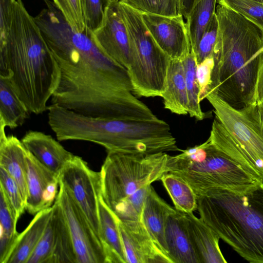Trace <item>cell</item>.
Instances as JSON below:
<instances>
[{
    "label": "cell",
    "instance_id": "cell-1",
    "mask_svg": "<svg viewBox=\"0 0 263 263\" xmlns=\"http://www.w3.org/2000/svg\"><path fill=\"white\" fill-rule=\"evenodd\" d=\"M36 22L60 69L51 104L95 117L158 118L134 96L127 70L100 49L91 32L72 28L55 6L41 13Z\"/></svg>",
    "mask_w": 263,
    "mask_h": 263
},
{
    "label": "cell",
    "instance_id": "cell-2",
    "mask_svg": "<svg viewBox=\"0 0 263 263\" xmlns=\"http://www.w3.org/2000/svg\"><path fill=\"white\" fill-rule=\"evenodd\" d=\"M60 76L34 17L16 0L10 26L0 37V77L8 81L30 113L39 115L48 110Z\"/></svg>",
    "mask_w": 263,
    "mask_h": 263
},
{
    "label": "cell",
    "instance_id": "cell-3",
    "mask_svg": "<svg viewBox=\"0 0 263 263\" xmlns=\"http://www.w3.org/2000/svg\"><path fill=\"white\" fill-rule=\"evenodd\" d=\"M218 30L209 84L211 93L235 109L256 101L263 61V29L232 9L216 8Z\"/></svg>",
    "mask_w": 263,
    "mask_h": 263
},
{
    "label": "cell",
    "instance_id": "cell-4",
    "mask_svg": "<svg viewBox=\"0 0 263 263\" xmlns=\"http://www.w3.org/2000/svg\"><path fill=\"white\" fill-rule=\"evenodd\" d=\"M200 218L243 259L263 263V183L197 197Z\"/></svg>",
    "mask_w": 263,
    "mask_h": 263
},
{
    "label": "cell",
    "instance_id": "cell-5",
    "mask_svg": "<svg viewBox=\"0 0 263 263\" xmlns=\"http://www.w3.org/2000/svg\"><path fill=\"white\" fill-rule=\"evenodd\" d=\"M215 117L209 139L263 183V102L235 109L211 93L204 94Z\"/></svg>",
    "mask_w": 263,
    "mask_h": 263
},
{
    "label": "cell",
    "instance_id": "cell-6",
    "mask_svg": "<svg viewBox=\"0 0 263 263\" xmlns=\"http://www.w3.org/2000/svg\"><path fill=\"white\" fill-rule=\"evenodd\" d=\"M72 131L76 140L99 144L107 152L182 151L169 124L158 118L128 120L79 115L74 121Z\"/></svg>",
    "mask_w": 263,
    "mask_h": 263
},
{
    "label": "cell",
    "instance_id": "cell-7",
    "mask_svg": "<svg viewBox=\"0 0 263 263\" xmlns=\"http://www.w3.org/2000/svg\"><path fill=\"white\" fill-rule=\"evenodd\" d=\"M186 181L197 196L215 189L242 191L263 183L216 146L208 139L204 143L167 155L165 173Z\"/></svg>",
    "mask_w": 263,
    "mask_h": 263
},
{
    "label": "cell",
    "instance_id": "cell-8",
    "mask_svg": "<svg viewBox=\"0 0 263 263\" xmlns=\"http://www.w3.org/2000/svg\"><path fill=\"white\" fill-rule=\"evenodd\" d=\"M167 154L108 152L101 166V196L111 209L143 186L160 180Z\"/></svg>",
    "mask_w": 263,
    "mask_h": 263
},
{
    "label": "cell",
    "instance_id": "cell-9",
    "mask_svg": "<svg viewBox=\"0 0 263 263\" xmlns=\"http://www.w3.org/2000/svg\"><path fill=\"white\" fill-rule=\"evenodd\" d=\"M119 2L134 50L133 61L127 70L133 92L144 97H161L165 90L171 58L157 45L141 13Z\"/></svg>",
    "mask_w": 263,
    "mask_h": 263
},
{
    "label": "cell",
    "instance_id": "cell-10",
    "mask_svg": "<svg viewBox=\"0 0 263 263\" xmlns=\"http://www.w3.org/2000/svg\"><path fill=\"white\" fill-rule=\"evenodd\" d=\"M59 186L55 201L66 220L77 263H107L103 246L84 212L60 182Z\"/></svg>",
    "mask_w": 263,
    "mask_h": 263
},
{
    "label": "cell",
    "instance_id": "cell-11",
    "mask_svg": "<svg viewBox=\"0 0 263 263\" xmlns=\"http://www.w3.org/2000/svg\"><path fill=\"white\" fill-rule=\"evenodd\" d=\"M58 178L72 195L101 241L99 215L100 173L92 170L81 157L73 155Z\"/></svg>",
    "mask_w": 263,
    "mask_h": 263
},
{
    "label": "cell",
    "instance_id": "cell-12",
    "mask_svg": "<svg viewBox=\"0 0 263 263\" xmlns=\"http://www.w3.org/2000/svg\"><path fill=\"white\" fill-rule=\"evenodd\" d=\"M92 37L106 55L127 70L129 68L134 50L119 2H111L102 25L92 33Z\"/></svg>",
    "mask_w": 263,
    "mask_h": 263
},
{
    "label": "cell",
    "instance_id": "cell-13",
    "mask_svg": "<svg viewBox=\"0 0 263 263\" xmlns=\"http://www.w3.org/2000/svg\"><path fill=\"white\" fill-rule=\"evenodd\" d=\"M141 14L153 39L171 59L182 61L191 52L187 26L182 15L168 17L144 13Z\"/></svg>",
    "mask_w": 263,
    "mask_h": 263
},
{
    "label": "cell",
    "instance_id": "cell-14",
    "mask_svg": "<svg viewBox=\"0 0 263 263\" xmlns=\"http://www.w3.org/2000/svg\"><path fill=\"white\" fill-rule=\"evenodd\" d=\"M26 161V210L35 215L54 204L59 191V178L58 175L42 164L28 150Z\"/></svg>",
    "mask_w": 263,
    "mask_h": 263
},
{
    "label": "cell",
    "instance_id": "cell-15",
    "mask_svg": "<svg viewBox=\"0 0 263 263\" xmlns=\"http://www.w3.org/2000/svg\"><path fill=\"white\" fill-rule=\"evenodd\" d=\"M117 220L127 263H173L141 221Z\"/></svg>",
    "mask_w": 263,
    "mask_h": 263
},
{
    "label": "cell",
    "instance_id": "cell-16",
    "mask_svg": "<svg viewBox=\"0 0 263 263\" xmlns=\"http://www.w3.org/2000/svg\"><path fill=\"white\" fill-rule=\"evenodd\" d=\"M21 141L42 164L58 176L74 155L51 135L41 132L29 130Z\"/></svg>",
    "mask_w": 263,
    "mask_h": 263
},
{
    "label": "cell",
    "instance_id": "cell-17",
    "mask_svg": "<svg viewBox=\"0 0 263 263\" xmlns=\"http://www.w3.org/2000/svg\"><path fill=\"white\" fill-rule=\"evenodd\" d=\"M165 237L168 255L173 263H199L190 237L185 213L175 209L170 215Z\"/></svg>",
    "mask_w": 263,
    "mask_h": 263
},
{
    "label": "cell",
    "instance_id": "cell-18",
    "mask_svg": "<svg viewBox=\"0 0 263 263\" xmlns=\"http://www.w3.org/2000/svg\"><path fill=\"white\" fill-rule=\"evenodd\" d=\"M187 227L199 263H226L219 247L218 234L193 212L185 213Z\"/></svg>",
    "mask_w": 263,
    "mask_h": 263
},
{
    "label": "cell",
    "instance_id": "cell-19",
    "mask_svg": "<svg viewBox=\"0 0 263 263\" xmlns=\"http://www.w3.org/2000/svg\"><path fill=\"white\" fill-rule=\"evenodd\" d=\"M5 129L0 128V167L17 182L26 202L27 149L16 137L7 135Z\"/></svg>",
    "mask_w": 263,
    "mask_h": 263
},
{
    "label": "cell",
    "instance_id": "cell-20",
    "mask_svg": "<svg viewBox=\"0 0 263 263\" xmlns=\"http://www.w3.org/2000/svg\"><path fill=\"white\" fill-rule=\"evenodd\" d=\"M175 210V208L160 198L152 186L144 204L141 221L158 247L168 257L165 231L168 217Z\"/></svg>",
    "mask_w": 263,
    "mask_h": 263
},
{
    "label": "cell",
    "instance_id": "cell-21",
    "mask_svg": "<svg viewBox=\"0 0 263 263\" xmlns=\"http://www.w3.org/2000/svg\"><path fill=\"white\" fill-rule=\"evenodd\" d=\"M52 206L35 214L18 234L4 263H27L43 234L52 213Z\"/></svg>",
    "mask_w": 263,
    "mask_h": 263
},
{
    "label": "cell",
    "instance_id": "cell-22",
    "mask_svg": "<svg viewBox=\"0 0 263 263\" xmlns=\"http://www.w3.org/2000/svg\"><path fill=\"white\" fill-rule=\"evenodd\" d=\"M164 107L179 115L189 114V101L182 61L171 59L165 90L162 95Z\"/></svg>",
    "mask_w": 263,
    "mask_h": 263
},
{
    "label": "cell",
    "instance_id": "cell-23",
    "mask_svg": "<svg viewBox=\"0 0 263 263\" xmlns=\"http://www.w3.org/2000/svg\"><path fill=\"white\" fill-rule=\"evenodd\" d=\"M99 215L101 240L107 263H127L117 218L100 195Z\"/></svg>",
    "mask_w": 263,
    "mask_h": 263
},
{
    "label": "cell",
    "instance_id": "cell-24",
    "mask_svg": "<svg viewBox=\"0 0 263 263\" xmlns=\"http://www.w3.org/2000/svg\"><path fill=\"white\" fill-rule=\"evenodd\" d=\"M30 114L8 81L0 77V128L13 129L21 126Z\"/></svg>",
    "mask_w": 263,
    "mask_h": 263
},
{
    "label": "cell",
    "instance_id": "cell-25",
    "mask_svg": "<svg viewBox=\"0 0 263 263\" xmlns=\"http://www.w3.org/2000/svg\"><path fill=\"white\" fill-rule=\"evenodd\" d=\"M50 221L53 233V252L51 263H77L69 231L58 202L52 205Z\"/></svg>",
    "mask_w": 263,
    "mask_h": 263
},
{
    "label": "cell",
    "instance_id": "cell-26",
    "mask_svg": "<svg viewBox=\"0 0 263 263\" xmlns=\"http://www.w3.org/2000/svg\"><path fill=\"white\" fill-rule=\"evenodd\" d=\"M160 180L177 210L188 213L197 210V195L182 178L172 173H166L161 176Z\"/></svg>",
    "mask_w": 263,
    "mask_h": 263
},
{
    "label": "cell",
    "instance_id": "cell-27",
    "mask_svg": "<svg viewBox=\"0 0 263 263\" xmlns=\"http://www.w3.org/2000/svg\"><path fill=\"white\" fill-rule=\"evenodd\" d=\"M216 3L217 0H196L186 20L191 50L193 52L215 13Z\"/></svg>",
    "mask_w": 263,
    "mask_h": 263
},
{
    "label": "cell",
    "instance_id": "cell-28",
    "mask_svg": "<svg viewBox=\"0 0 263 263\" xmlns=\"http://www.w3.org/2000/svg\"><path fill=\"white\" fill-rule=\"evenodd\" d=\"M183 65L189 101V114L201 121L205 117L201 109V88L197 76L198 65L192 50L182 61Z\"/></svg>",
    "mask_w": 263,
    "mask_h": 263
},
{
    "label": "cell",
    "instance_id": "cell-29",
    "mask_svg": "<svg viewBox=\"0 0 263 263\" xmlns=\"http://www.w3.org/2000/svg\"><path fill=\"white\" fill-rule=\"evenodd\" d=\"M0 263H4L19 233L16 220L8 200L0 189Z\"/></svg>",
    "mask_w": 263,
    "mask_h": 263
},
{
    "label": "cell",
    "instance_id": "cell-30",
    "mask_svg": "<svg viewBox=\"0 0 263 263\" xmlns=\"http://www.w3.org/2000/svg\"><path fill=\"white\" fill-rule=\"evenodd\" d=\"M152 186L151 184L143 186L110 210L119 219L141 221L144 204Z\"/></svg>",
    "mask_w": 263,
    "mask_h": 263
},
{
    "label": "cell",
    "instance_id": "cell-31",
    "mask_svg": "<svg viewBox=\"0 0 263 263\" xmlns=\"http://www.w3.org/2000/svg\"><path fill=\"white\" fill-rule=\"evenodd\" d=\"M141 13L174 17L182 15L180 0H120Z\"/></svg>",
    "mask_w": 263,
    "mask_h": 263
},
{
    "label": "cell",
    "instance_id": "cell-32",
    "mask_svg": "<svg viewBox=\"0 0 263 263\" xmlns=\"http://www.w3.org/2000/svg\"><path fill=\"white\" fill-rule=\"evenodd\" d=\"M85 28L92 33L103 24L111 0H79Z\"/></svg>",
    "mask_w": 263,
    "mask_h": 263
},
{
    "label": "cell",
    "instance_id": "cell-33",
    "mask_svg": "<svg viewBox=\"0 0 263 263\" xmlns=\"http://www.w3.org/2000/svg\"><path fill=\"white\" fill-rule=\"evenodd\" d=\"M0 189L2 190L17 221L26 210V202L15 180L0 167Z\"/></svg>",
    "mask_w": 263,
    "mask_h": 263
},
{
    "label": "cell",
    "instance_id": "cell-34",
    "mask_svg": "<svg viewBox=\"0 0 263 263\" xmlns=\"http://www.w3.org/2000/svg\"><path fill=\"white\" fill-rule=\"evenodd\" d=\"M263 29V4L253 0H217Z\"/></svg>",
    "mask_w": 263,
    "mask_h": 263
},
{
    "label": "cell",
    "instance_id": "cell-35",
    "mask_svg": "<svg viewBox=\"0 0 263 263\" xmlns=\"http://www.w3.org/2000/svg\"><path fill=\"white\" fill-rule=\"evenodd\" d=\"M218 30V22L215 12L200 40L196 49L193 52L198 66L205 60L212 58L217 40Z\"/></svg>",
    "mask_w": 263,
    "mask_h": 263
},
{
    "label": "cell",
    "instance_id": "cell-36",
    "mask_svg": "<svg viewBox=\"0 0 263 263\" xmlns=\"http://www.w3.org/2000/svg\"><path fill=\"white\" fill-rule=\"evenodd\" d=\"M53 252V233L50 219L43 234L27 263H51Z\"/></svg>",
    "mask_w": 263,
    "mask_h": 263
},
{
    "label": "cell",
    "instance_id": "cell-37",
    "mask_svg": "<svg viewBox=\"0 0 263 263\" xmlns=\"http://www.w3.org/2000/svg\"><path fill=\"white\" fill-rule=\"evenodd\" d=\"M53 2L72 28L79 32L85 30L79 0H53Z\"/></svg>",
    "mask_w": 263,
    "mask_h": 263
},
{
    "label": "cell",
    "instance_id": "cell-38",
    "mask_svg": "<svg viewBox=\"0 0 263 263\" xmlns=\"http://www.w3.org/2000/svg\"><path fill=\"white\" fill-rule=\"evenodd\" d=\"M16 0H0V37L4 36L9 28Z\"/></svg>",
    "mask_w": 263,
    "mask_h": 263
},
{
    "label": "cell",
    "instance_id": "cell-39",
    "mask_svg": "<svg viewBox=\"0 0 263 263\" xmlns=\"http://www.w3.org/2000/svg\"><path fill=\"white\" fill-rule=\"evenodd\" d=\"M256 102H263V61L258 74L256 87Z\"/></svg>",
    "mask_w": 263,
    "mask_h": 263
},
{
    "label": "cell",
    "instance_id": "cell-40",
    "mask_svg": "<svg viewBox=\"0 0 263 263\" xmlns=\"http://www.w3.org/2000/svg\"><path fill=\"white\" fill-rule=\"evenodd\" d=\"M195 2L196 0H180L181 14L186 20L187 19Z\"/></svg>",
    "mask_w": 263,
    "mask_h": 263
},
{
    "label": "cell",
    "instance_id": "cell-41",
    "mask_svg": "<svg viewBox=\"0 0 263 263\" xmlns=\"http://www.w3.org/2000/svg\"><path fill=\"white\" fill-rule=\"evenodd\" d=\"M253 1H254L255 2H258L259 3L263 4V0H253Z\"/></svg>",
    "mask_w": 263,
    "mask_h": 263
},
{
    "label": "cell",
    "instance_id": "cell-42",
    "mask_svg": "<svg viewBox=\"0 0 263 263\" xmlns=\"http://www.w3.org/2000/svg\"><path fill=\"white\" fill-rule=\"evenodd\" d=\"M111 1H117L119 2L120 0H111Z\"/></svg>",
    "mask_w": 263,
    "mask_h": 263
}]
</instances>
